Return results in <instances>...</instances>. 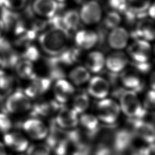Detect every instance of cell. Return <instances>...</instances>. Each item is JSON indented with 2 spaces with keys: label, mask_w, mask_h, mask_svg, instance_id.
I'll return each instance as SVG.
<instances>
[{
  "label": "cell",
  "mask_w": 155,
  "mask_h": 155,
  "mask_svg": "<svg viewBox=\"0 0 155 155\" xmlns=\"http://www.w3.org/2000/svg\"><path fill=\"white\" fill-rule=\"evenodd\" d=\"M129 63L127 54L121 50H116L105 58V66L112 73H119L125 69Z\"/></svg>",
  "instance_id": "obj_15"
},
{
  "label": "cell",
  "mask_w": 155,
  "mask_h": 155,
  "mask_svg": "<svg viewBox=\"0 0 155 155\" xmlns=\"http://www.w3.org/2000/svg\"><path fill=\"white\" fill-rule=\"evenodd\" d=\"M58 2H59V3H64L67 0H56Z\"/></svg>",
  "instance_id": "obj_42"
},
{
  "label": "cell",
  "mask_w": 155,
  "mask_h": 155,
  "mask_svg": "<svg viewBox=\"0 0 155 155\" xmlns=\"http://www.w3.org/2000/svg\"><path fill=\"white\" fill-rule=\"evenodd\" d=\"M75 2L78 4H82L85 1V0H74Z\"/></svg>",
  "instance_id": "obj_41"
},
{
  "label": "cell",
  "mask_w": 155,
  "mask_h": 155,
  "mask_svg": "<svg viewBox=\"0 0 155 155\" xmlns=\"http://www.w3.org/2000/svg\"><path fill=\"white\" fill-rule=\"evenodd\" d=\"M81 21L85 25H94L100 22L102 16L101 4L96 0L85 1L79 12Z\"/></svg>",
  "instance_id": "obj_5"
},
{
  "label": "cell",
  "mask_w": 155,
  "mask_h": 155,
  "mask_svg": "<svg viewBox=\"0 0 155 155\" xmlns=\"http://www.w3.org/2000/svg\"><path fill=\"white\" fill-rule=\"evenodd\" d=\"M24 59L33 62L37 61L39 58V51L38 48L33 45H28L24 53Z\"/></svg>",
  "instance_id": "obj_36"
},
{
  "label": "cell",
  "mask_w": 155,
  "mask_h": 155,
  "mask_svg": "<svg viewBox=\"0 0 155 155\" xmlns=\"http://www.w3.org/2000/svg\"><path fill=\"white\" fill-rule=\"evenodd\" d=\"M139 150L142 155H154V143H149L148 146L141 148Z\"/></svg>",
  "instance_id": "obj_37"
},
{
  "label": "cell",
  "mask_w": 155,
  "mask_h": 155,
  "mask_svg": "<svg viewBox=\"0 0 155 155\" xmlns=\"http://www.w3.org/2000/svg\"><path fill=\"white\" fill-rule=\"evenodd\" d=\"M110 7L119 13H124L127 9V0H108Z\"/></svg>",
  "instance_id": "obj_34"
},
{
  "label": "cell",
  "mask_w": 155,
  "mask_h": 155,
  "mask_svg": "<svg viewBox=\"0 0 155 155\" xmlns=\"http://www.w3.org/2000/svg\"><path fill=\"white\" fill-rule=\"evenodd\" d=\"M129 33L127 30L118 26L111 30L107 41L109 46L115 50H121L125 48L129 41Z\"/></svg>",
  "instance_id": "obj_17"
},
{
  "label": "cell",
  "mask_w": 155,
  "mask_h": 155,
  "mask_svg": "<svg viewBox=\"0 0 155 155\" xmlns=\"http://www.w3.org/2000/svg\"><path fill=\"white\" fill-rule=\"evenodd\" d=\"M27 155H50L51 150L45 143H35L29 145L26 150Z\"/></svg>",
  "instance_id": "obj_29"
},
{
  "label": "cell",
  "mask_w": 155,
  "mask_h": 155,
  "mask_svg": "<svg viewBox=\"0 0 155 155\" xmlns=\"http://www.w3.org/2000/svg\"><path fill=\"white\" fill-rule=\"evenodd\" d=\"M99 39L98 34L91 30L83 29L78 31L74 36L76 46L82 50H89L94 47Z\"/></svg>",
  "instance_id": "obj_18"
},
{
  "label": "cell",
  "mask_w": 155,
  "mask_h": 155,
  "mask_svg": "<svg viewBox=\"0 0 155 155\" xmlns=\"http://www.w3.org/2000/svg\"><path fill=\"white\" fill-rule=\"evenodd\" d=\"M134 134L145 142L153 143L154 141V128L150 122L144 121L141 119H130Z\"/></svg>",
  "instance_id": "obj_9"
},
{
  "label": "cell",
  "mask_w": 155,
  "mask_h": 155,
  "mask_svg": "<svg viewBox=\"0 0 155 155\" xmlns=\"http://www.w3.org/2000/svg\"><path fill=\"white\" fill-rule=\"evenodd\" d=\"M4 7V0H0V7Z\"/></svg>",
  "instance_id": "obj_43"
},
{
  "label": "cell",
  "mask_w": 155,
  "mask_h": 155,
  "mask_svg": "<svg viewBox=\"0 0 155 155\" xmlns=\"http://www.w3.org/2000/svg\"><path fill=\"white\" fill-rule=\"evenodd\" d=\"M79 122L88 132H94L99 126V119L96 116L90 113H82L79 118Z\"/></svg>",
  "instance_id": "obj_26"
},
{
  "label": "cell",
  "mask_w": 155,
  "mask_h": 155,
  "mask_svg": "<svg viewBox=\"0 0 155 155\" xmlns=\"http://www.w3.org/2000/svg\"><path fill=\"white\" fill-rule=\"evenodd\" d=\"M24 131L32 139L40 140L47 137L48 128L41 120L36 118H30L22 124Z\"/></svg>",
  "instance_id": "obj_10"
},
{
  "label": "cell",
  "mask_w": 155,
  "mask_h": 155,
  "mask_svg": "<svg viewBox=\"0 0 155 155\" xmlns=\"http://www.w3.org/2000/svg\"><path fill=\"white\" fill-rule=\"evenodd\" d=\"M97 117L105 124H114L117 120L120 109L114 100L110 98L101 99L97 104Z\"/></svg>",
  "instance_id": "obj_4"
},
{
  "label": "cell",
  "mask_w": 155,
  "mask_h": 155,
  "mask_svg": "<svg viewBox=\"0 0 155 155\" xmlns=\"http://www.w3.org/2000/svg\"><path fill=\"white\" fill-rule=\"evenodd\" d=\"M70 82L75 86H81L88 82L90 72L86 67L78 66L73 68L68 74Z\"/></svg>",
  "instance_id": "obj_23"
},
{
  "label": "cell",
  "mask_w": 155,
  "mask_h": 155,
  "mask_svg": "<svg viewBox=\"0 0 155 155\" xmlns=\"http://www.w3.org/2000/svg\"><path fill=\"white\" fill-rule=\"evenodd\" d=\"M154 99H155V93L154 90H150L147 92L145 95L143 102V108L147 110H153L154 108Z\"/></svg>",
  "instance_id": "obj_35"
},
{
  "label": "cell",
  "mask_w": 155,
  "mask_h": 155,
  "mask_svg": "<svg viewBox=\"0 0 155 155\" xmlns=\"http://www.w3.org/2000/svg\"><path fill=\"white\" fill-rule=\"evenodd\" d=\"M105 58L104 54L99 51L90 52L85 59V67L92 73L101 71L105 66Z\"/></svg>",
  "instance_id": "obj_21"
},
{
  "label": "cell",
  "mask_w": 155,
  "mask_h": 155,
  "mask_svg": "<svg viewBox=\"0 0 155 155\" xmlns=\"http://www.w3.org/2000/svg\"><path fill=\"white\" fill-rule=\"evenodd\" d=\"M90 105V98L87 94L81 93L76 94L73 101L72 108L78 113H84Z\"/></svg>",
  "instance_id": "obj_27"
},
{
  "label": "cell",
  "mask_w": 155,
  "mask_h": 155,
  "mask_svg": "<svg viewBox=\"0 0 155 155\" xmlns=\"http://www.w3.org/2000/svg\"><path fill=\"white\" fill-rule=\"evenodd\" d=\"M87 90L90 96L97 99L106 98L110 90V84L104 78L96 76L88 81Z\"/></svg>",
  "instance_id": "obj_13"
},
{
  "label": "cell",
  "mask_w": 155,
  "mask_h": 155,
  "mask_svg": "<svg viewBox=\"0 0 155 155\" xmlns=\"http://www.w3.org/2000/svg\"><path fill=\"white\" fill-rule=\"evenodd\" d=\"M75 91L74 85L68 81L59 79L56 81L53 86V94L55 100L61 104L68 101Z\"/></svg>",
  "instance_id": "obj_16"
},
{
  "label": "cell",
  "mask_w": 155,
  "mask_h": 155,
  "mask_svg": "<svg viewBox=\"0 0 155 155\" xmlns=\"http://www.w3.org/2000/svg\"><path fill=\"white\" fill-rule=\"evenodd\" d=\"M62 22L65 28L67 30H73L78 27L81 19L79 13L75 10H69L62 16Z\"/></svg>",
  "instance_id": "obj_25"
},
{
  "label": "cell",
  "mask_w": 155,
  "mask_h": 155,
  "mask_svg": "<svg viewBox=\"0 0 155 155\" xmlns=\"http://www.w3.org/2000/svg\"><path fill=\"white\" fill-rule=\"evenodd\" d=\"M150 86L151 90H154V73L153 72L151 74V78H150Z\"/></svg>",
  "instance_id": "obj_40"
},
{
  "label": "cell",
  "mask_w": 155,
  "mask_h": 155,
  "mask_svg": "<svg viewBox=\"0 0 155 155\" xmlns=\"http://www.w3.org/2000/svg\"><path fill=\"white\" fill-rule=\"evenodd\" d=\"M120 111L130 119H142L147 113L136 92L126 90L119 94Z\"/></svg>",
  "instance_id": "obj_2"
},
{
  "label": "cell",
  "mask_w": 155,
  "mask_h": 155,
  "mask_svg": "<svg viewBox=\"0 0 155 155\" xmlns=\"http://www.w3.org/2000/svg\"><path fill=\"white\" fill-rule=\"evenodd\" d=\"M127 52L133 62H148L151 56V45L148 41L136 39L128 47Z\"/></svg>",
  "instance_id": "obj_8"
},
{
  "label": "cell",
  "mask_w": 155,
  "mask_h": 155,
  "mask_svg": "<svg viewBox=\"0 0 155 155\" xmlns=\"http://www.w3.org/2000/svg\"><path fill=\"white\" fill-rule=\"evenodd\" d=\"M51 84V80L49 78L36 76L26 88L25 94L30 99L38 97L47 91Z\"/></svg>",
  "instance_id": "obj_19"
},
{
  "label": "cell",
  "mask_w": 155,
  "mask_h": 155,
  "mask_svg": "<svg viewBox=\"0 0 155 155\" xmlns=\"http://www.w3.org/2000/svg\"><path fill=\"white\" fill-rule=\"evenodd\" d=\"M12 122L9 116L4 113H0V134H4L11 131Z\"/></svg>",
  "instance_id": "obj_33"
},
{
  "label": "cell",
  "mask_w": 155,
  "mask_h": 155,
  "mask_svg": "<svg viewBox=\"0 0 155 155\" xmlns=\"http://www.w3.org/2000/svg\"><path fill=\"white\" fill-rule=\"evenodd\" d=\"M62 106L56 100L49 101H42L36 104L32 110V113L35 116H48L58 110Z\"/></svg>",
  "instance_id": "obj_22"
},
{
  "label": "cell",
  "mask_w": 155,
  "mask_h": 155,
  "mask_svg": "<svg viewBox=\"0 0 155 155\" xmlns=\"http://www.w3.org/2000/svg\"><path fill=\"white\" fill-rule=\"evenodd\" d=\"M140 73L134 68H125L120 75V81L122 85L127 90H133L135 92L139 91L143 86Z\"/></svg>",
  "instance_id": "obj_14"
},
{
  "label": "cell",
  "mask_w": 155,
  "mask_h": 155,
  "mask_svg": "<svg viewBox=\"0 0 155 155\" xmlns=\"http://www.w3.org/2000/svg\"><path fill=\"white\" fill-rule=\"evenodd\" d=\"M14 155H24V154H23L22 153H16V154H15Z\"/></svg>",
  "instance_id": "obj_44"
},
{
  "label": "cell",
  "mask_w": 155,
  "mask_h": 155,
  "mask_svg": "<svg viewBox=\"0 0 155 155\" xmlns=\"http://www.w3.org/2000/svg\"><path fill=\"white\" fill-rule=\"evenodd\" d=\"M31 108L30 99L24 93L16 91L9 95L5 102V108L12 114H19Z\"/></svg>",
  "instance_id": "obj_6"
},
{
  "label": "cell",
  "mask_w": 155,
  "mask_h": 155,
  "mask_svg": "<svg viewBox=\"0 0 155 155\" xmlns=\"http://www.w3.org/2000/svg\"><path fill=\"white\" fill-rule=\"evenodd\" d=\"M120 22L121 16L120 13L113 10L109 12L105 16L104 20L105 27L110 30L119 26Z\"/></svg>",
  "instance_id": "obj_30"
},
{
  "label": "cell",
  "mask_w": 155,
  "mask_h": 155,
  "mask_svg": "<svg viewBox=\"0 0 155 155\" xmlns=\"http://www.w3.org/2000/svg\"><path fill=\"white\" fill-rule=\"evenodd\" d=\"M152 0H127L128 9L135 14L147 12Z\"/></svg>",
  "instance_id": "obj_28"
},
{
  "label": "cell",
  "mask_w": 155,
  "mask_h": 155,
  "mask_svg": "<svg viewBox=\"0 0 155 155\" xmlns=\"http://www.w3.org/2000/svg\"><path fill=\"white\" fill-rule=\"evenodd\" d=\"M16 72L18 76L24 79L32 80L36 76L33 62L26 59L21 60L16 64Z\"/></svg>",
  "instance_id": "obj_24"
},
{
  "label": "cell",
  "mask_w": 155,
  "mask_h": 155,
  "mask_svg": "<svg viewBox=\"0 0 155 155\" xmlns=\"http://www.w3.org/2000/svg\"><path fill=\"white\" fill-rule=\"evenodd\" d=\"M154 23L152 19L141 20L137 25L132 36L136 39H143L147 41H153L154 38Z\"/></svg>",
  "instance_id": "obj_20"
},
{
  "label": "cell",
  "mask_w": 155,
  "mask_h": 155,
  "mask_svg": "<svg viewBox=\"0 0 155 155\" xmlns=\"http://www.w3.org/2000/svg\"><path fill=\"white\" fill-rule=\"evenodd\" d=\"M78 113L72 108L61 106L58 110L55 118V124L64 130H71L79 123Z\"/></svg>",
  "instance_id": "obj_11"
},
{
  "label": "cell",
  "mask_w": 155,
  "mask_h": 155,
  "mask_svg": "<svg viewBox=\"0 0 155 155\" xmlns=\"http://www.w3.org/2000/svg\"><path fill=\"white\" fill-rule=\"evenodd\" d=\"M46 137L47 145L56 155L66 154L70 143L69 131L59 127L55 122H53Z\"/></svg>",
  "instance_id": "obj_3"
},
{
  "label": "cell",
  "mask_w": 155,
  "mask_h": 155,
  "mask_svg": "<svg viewBox=\"0 0 155 155\" xmlns=\"http://www.w3.org/2000/svg\"><path fill=\"white\" fill-rule=\"evenodd\" d=\"M63 4L56 0H34L31 7L34 13L38 16L49 19L56 14Z\"/></svg>",
  "instance_id": "obj_12"
},
{
  "label": "cell",
  "mask_w": 155,
  "mask_h": 155,
  "mask_svg": "<svg viewBox=\"0 0 155 155\" xmlns=\"http://www.w3.org/2000/svg\"><path fill=\"white\" fill-rule=\"evenodd\" d=\"M68 31L64 28L51 27L40 35L41 48L47 54L57 56L64 51L68 42Z\"/></svg>",
  "instance_id": "obj_1"
},
{
  "label": "cell",
  "mask_w": 155,
  "mask_h": 155,
  "mask_svg": "<svg viewBox=\"0 0 155 155\" xmlns=\"http://www.w3.org/2000/svg\"><path fill=\"white\" fill-rule=\"evenodd\" d=\"M0 155H8L7 149L2 140H0Z\"/></svg>",
  "instance_id": "obj_39"
},
{
  "label": "cell",
  "mask_w": 155,
  "mask_h": 155,
  "mask_svg": "<svg viewBox=\"0 0 155 155\" xmlns=\"http://www.w3.org/2000/svg\"><path fill=\"white\" fill-rule=\"evenodd\" d=\"M147 14L150 16L151 18L153 19L154 18V13H155V7H154V4L152 3L150 6L148 7V10H147Z\"/></svg>",
  "instance_id": "obj_38"
},
{
  "label": "cell",
  "mask_w": 155,
  "mask_h": 155,
  "mask_svg": "<svg viewBox=\"0 0 155 155\" xmlns=\"http://www.w3.org/2000/svg\"><path fill=\"white\" fill-rule=\"evenodd\" d=\"M29 0H4V7L10 11H19L24 9Z\"/></svg>",
  "instance_id": "obj_31"
},
{
  "label": "cell",
  "mask_w": 155,
  "mask_h": 155,
  "mask_svg": "<svg viewBox=\"0 0 155 155\" xmlns=\"http://www.w3.org/2000/svg\"><path fill=\"white\" fill-rule=\"evenodd\" d=\"M2 141L7 149L16 153L25 151L29 146L27 137L22 133L16 131H10L2 135Z\"/></svg>",
  "instance_id": "obj_7"
},
{
  "label": "cell",
  "mask_w": 155,
  "mask_h": 155,
  "mask_svg": "<svg viewBox=\"0 0 155 155\" xmlns=\"http://www.w3.org/2000/svg\"><path fill=\"white\" fill-rule=\"evenodd\" d=\"M12 87V81L10 77L4 73H0V96L8 94Z\"/></svg>",
  "instance_id": "obj_32"
}]
</instances>
